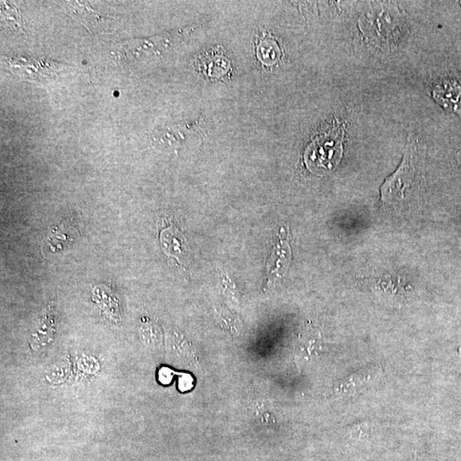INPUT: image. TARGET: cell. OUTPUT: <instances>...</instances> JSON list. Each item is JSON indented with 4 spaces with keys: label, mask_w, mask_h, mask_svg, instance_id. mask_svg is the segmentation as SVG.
<instances>
[{
    "label": "cell",
    "mask_w": 461,
    "mask_h": 461,
    "mask_svg": "<svg viewBox=\"0 0 461 461\" xmlns=\"http://www.w3.org/2000/svg\"><path fill=\"white\" fill-rule=\"evenodd\" d=\"M280 54L279 46L275 41H264L258 46V57L266 64H275L279 60Z\"/></svg>",
    "instance_id": "6"
},
{
    "label": "cell",
    "mask_w": 461,
    "mask_h": 461,
    "mask_svg": "<svg viewBox=\"0 0 461 461\" xmlns=\"http://www.w3.org/2000/svg\"><path fill=\"white\" fill-rule=\"evenodd\" d=\"M433 97L449 111L461 114V88L455 80H443L435 85Z\"/></svg>",
    "instance_id": "4"
},
{
    "label": "cell",
    "mask_w": 461,
    "mask_h": 461,
    "mask_svg": "<svg viewBox=\"0 0 461 461\" xmlns=\"http://www.w3.org/2000/svg\"><path fill=\"white\" fill-rule=\"evenodd\" d=\"M55 333L53 319L46 317L42 320L40 326L31 337V345L34 349H41L53 341Z\"/></svg>",
    "instance_id": "5"
},
{
    "label": "cell",
    "mask_w": 461,
    "mask_h": 461,
    "mask_svg": "<svg viewBox=\"0 0 461 461\" xmlns=\"http://www.w3.org/2000/svg\"><path fill=\"white\" fill-rule=\"evenodd\" d=\"M172 372L170 369H163L159 372V380L163 384H169L172 380Z\"/></svg>",
    "instance_id": "10"
},
{
    "label": "cell",
    "mask_w": 461,
    "mask_h": 461,
    "mask_svg": "<svg viewBox=\"0 0 461 461\" xmlns=\"http://www.w3.org/2000/svg\"><path fill=\"white\" fill-rule=\"evenodd\" d=\"M369 436V428L367 425H361L359 427H355L353 429V439H364Z\"/></svg>",
    "instance_id": "8"
},
{
    "label": "cell",
    "mask_w": 461,
    "mask_h": 461,
    "mask_svg": "<svg viewBox=\"0 0 461 461\" xmlns=\"http://www.w3.org/2000/svg\"><path fill=\"white\" fill-rule=\"evenodd\" d=\"M291 252L285 230L281 229L280 243L276 245L268 265V279L270 281L282 278L291 263Z\"/></svg>",
    "instance_id": "3"
},
{
    "label": "cell",
    "mask_w": 461,
    "mask_h": 461,
    "mask_svg": "<svg viewBox=\"0 0 461 461\" xmlns=\"http://www.w3.org/2000/svg\"><path fill=\"white\" fill-rule=\"evenodd\" d=\"M193 386V378L188 374H184L182 377L179 378V388L181 392H186L191 390Z\"/></svg>",
    "instance_id": "9"
},
{
    "label": "cell",
    "mask_w": 461,
    "mask_h": 461,
    "mask_svg": "<svg viewBox=\"0 0 461 461\" xmlns=\"http://www.w3.org/2000/svg\"><path fill=\"white\" fill-rule=\"evenodd\" d=\"M69 367L66 363H57L50 369L48 373V378L53 383H60L68 376Z\"/></svg>",
    "instance_id": "7"
},
{
    "label": "cell",
    "mask_w": 461,
    "mask_h": 461,
    "mask_svg": "<svg viewBox=\"0 0 461 461\" xmlns=\"http://www.w3.org/2000/svg\"><path fill=\"white\" fill-rule=\"evenodd\" d=\"M420 159L419 140L411 135L401 165L381 187L383 202L390 205L401 204L407 193L422 181Z\"/></svg>",
    "instance_id": "1"
},
{
    "label": "cell",
    "mask_w": 461,
    "mask_h": 461,
    "mask_svg": "<svg viewBox=\"0 0 461 461\" xmlns=\"http://www.w3.org/2000/svg\"><path fill=\"white\" fill-rule=\"evenodd\" d=\"M460 6H461V1H460Z\"/></svg>",
    "instance_id": "12"
},
{
    "label": "cell",
    "mask_w": 461,
    "mask_h": 461,
    "mask_svg": "<svg viewBox=\"0 0 461 461\" xmlns=\"http://www.w3.org/2000/svg\"><path fill=\"white\" fill-rule=\"evenodd\" d=\"M343 128L333 123L323 134L312 140L305 153V161L312 172H326L333 169L342 156Z\"/></svg>",
    "instance_id": "2"
},
{
    "label": "cell",
    "mask_w": 461,
    "mask_h": 461,
    "mask_svg": "<svg viewBox=\"0 0 461 461\" xmlns=\"http://www.w3.org/2000/svg\"><path fill=\"white\" fill-rule=\"evenodd\" d=\"M414 461H425L424 459V457L419 455V454H415V457H414Z\"/></svg>",
    "instance_id": "11"
}]
</instances>
